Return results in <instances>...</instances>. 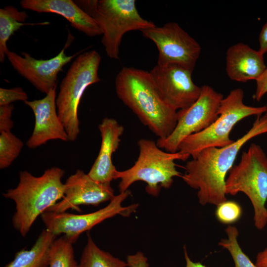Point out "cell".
<instances>
[{"label": "cell", "mask_w": 267, "mask_h": 267, "mask_svg": "<svg viewBox=\"0 0 267 267\" xmlns=\"http://www.w3.org/2000/svg\"><path fill=\"white\" fill-rule=\"evenodd\" d=\"M259 51L263 54L267 52V21L263 25L259 36Z\"/></svg>", "instance_id": "29"}, {"label": "cell", "mask_w": 267, "mask_h": 267, "mask_svg": "<svg viewBox=\"0 0 267 267\" xmlns=\"http://www.w3.org/2000/svg\"><path fill=\"white\" fill-rule=\"evenodd\" d=\"M192 72L178 65L157 64L149 73L165 102L178 111L191 106L200 94L201 88L193 82Z\"/></svg>", "instance_id": "12"}, {"label": "cell", "mask_w": 267, "mask_h": 267, "mask_svg": "<svg viewBox=\"0 0 267 267\" xmlns=\"http://www.w3.org/2000/svg\"><path fill=\"white\" fill-rule=\"evenodd\" d=\"M56 89L51 90L42 99L24 102L32 109L35 119L33 133L26 143L30 149H35L51 140L69 141L57 112Z\"/></svg>", "instance_id": "15"}, {"label": "cell", "mask_w": 267, "mask_h": 267, "mask_svg": "<svg viewBox=\"0 0 267 267\" xmlns=\"http://www.w3.org/2000/svg\"><path fill=\"white\" fill-rule=\"evenodd\" d=\"M75 2L91 17L101 31V44L107 55L118 60L125 34L155 26L139 14L134 0H86Z\"/></svg>", "instance_id": "5"}, {"label": "cell", "mask_w": 267, "mask_h": 267, "mask_svg": "<svg viewBox=\"0 0 267 267\" xmlns=\"http://www.w3.org/2000/svg\"><path fill=\"white\" fill-rule=\"evenodd\" d=\"M137 145L139 152L134 164L127 170L116 172L115 179L120 180L119 192H125L134 182L142 181L146 183L147 193L156 197L162 187L168 189L171 186L174 178L181 177L175 161H185L190 156L179 151L166 152L159 148L154 141L148 139H139Z\"/></svg>", "instance_id": "4"}, {"label": "cell", "mask_w": 267, "mask_h": 267, "mask_svg": "<svg viewBox=\"0 0 267 267\" xmlns=\"http://www.w3.org/2000/svg\"><path fill=\"white\" fill-rule=\"evenodd\" d=\"M225 231L227 238L222 239L219 242L218 245L228 251L233 260L235 267H257L240 247L238 241L239 231L237 228L228 225Z\"/></svg>", "instance_id": "23"}, {"label": "cell", "mask_w": 267, "mask_h": 267, "mask_svg": "<svg viewBox=\"0 0 267 267\" xmlns=\"http://www.w3.org/2000/svg\"><path fill=\"white\" fill-rule=\"evenodd\" d=\"M64 173L58 167L47 169L39 177L27 171L20 172L17 186L3 193L15 204L12 222L22 237L26 236L39 216L64 197Z\"/></svg>", "instance_id": "3"}, {"label": "cell", "mask_w": 267, "mask_h": 267, "mask_svg": "<svg viewBox=\"0 0 267 267\" xmlns=\"http://www.w3.org/2000/svg\"><path fill=\"white\" fill-rule=\"evenodd\" d=\"M244 92L241 88L230 91L222 99L218 118L207 128L184 138L178 146L179 152L194 158L200 151L209 147H223L235 141L230 137L234 126L247 117L261 116L267 109L266 105L254 107L243 102Z\"/></svg>", "instance_id": "8"}, {"label": "cell", "mask_w": 267, "mask_h": 267, "mask_svg": "<svg viewBox=\"0 0 267 267\" xmlns=\"http://www.w3.org/2000/svg\"><path fill=\"white\" fill-rule=\"evenodd\" d=\"M184 255L186 262L185 267H207L199 262H193L189 258L185 246H184Z\"/></svg>", "instance_id": "31"}, {"label": "cell", "mask_w": 267, "mask_h": 267, "mask_svg": "<svg viewBox=\"0 0 267 267\" xmlns=\"http://www.w3.org/2000/svg\"><path fill=\"white\" fill-rule=\"evenodd\" d=\"M118 98L160 139L168 137L177 123V111L164 100L149 72L124 67L115 78Z\"/></svg>", "instance_id": "2"}, {"label": "cell", "mask_w": 267, "mask_h": 267, "mask_svg": "<svg viewBox=\"0 0 267 267\" xmlns=\"http://www.w3.org/2000/svg\"><path fill=\"white\" fill-rule=\"evenodd\" d=\"M201 88L198 98L188 108L177 111V123L172 134L165 139H158L159 148L168 152H178L184 138L206 129L218 118L223 95L210 86Z\"/></svg>", "instance_id": "9"}, {"label": "cell", "mask_w": 267, "mask_h": 267, "mask_svg": "<svg viewBox=\"0 0 267 267\" xmlns=\"http://www.w3.org/2000/svg\"><path fill=\"white\" fill-rule=\"evenodd\" d=\"M266 133L267 122L263 116H258L249 131L232 144L205 148L186 163L181 178L189 187L197 190L201 205L217 206L227 200L226 175L233 166L240 150L251 139Z\"/></svg>", "instance_id": "1"}, {"label": "cell", "mask_w": 267, "mask_h": 267, "mask_svg": "<svg viewBox=\"0 0 267 267\" xmlns=\"http://www.w3.org/2000/svg\"><path fill=\"white\" fill-rule=\"evenodd\" d=\"M127 263L100 249L88 234L78 267H126Z\"/></svg>", "instance_id": "21"}, {"label": "cell", "mask_w": 267, "mask_h": 267, "mask_svg": "<svg viewBox=\"0 0 267 267\" xmlns=\"http://www.w3.org/2000/svg\"><path fill=\"white\" fill-rule=\"evenodd\" d=\"M21 6L37 12L53 13L62 16L72 26L90 37L102 35L94 19L71 0H22Z\"/></svg>", "instance_id": "17"}, {"label": "cell", "mask_w": 267, "mask_h": 267, "mask_svg": "<svg viewBox=\"0 0 267 267\" xmlns=\"http://www.w3.org/2000/svg\"><path fill=\"white\" fill-rule=\"evenodd\" d=\"M267 68L264 54L246 44L238 43L226 51V71L231 80L239 82L256 81Z\"/></svg>", "instance_id": "18"}, {"label": "cell", "mask_w": 267, "mask_h": 267, "mask_svg": "<svg viewBox=\"0 0 267 267\" xmlns=\"http://www.w3.org/2000/svg\"><path fill=\"white\" fill-rule=\"evenodd\" d=\"M226 195L243 193L254 210V222L258 230L267 224V156L262 147L252 143L243 152L240 162L228 172L225 183Z\"/></svg>", "instance_id": "6"}, {"label": "cell", "mask_w": 267, "mask_h": 267, "mask_svg": "<svg viewBox=\"0 0 267 267\" xmlns=\"http://www.w3.org/2000/svg\"><path fill=\"white\" fill-rule=\"evenodd\" d=\"M101 59L95 50L79 54L60 83L56 106L69 141L76 140L80 134L78 111L84 91L90 85L100 81L98 71Z\"/></svg>", "instance_id": "7"}, {"label": "cell", "mask_w": 267, "mask_h": 267, "mask_svg": "<svg viewBox=\"0 0 267 267\" xmlns=\"http://www.w3.org/2000/svg\"><path fill=\"white\" fill-rule=\"evenodd\" d=\"M256 89L254 98L259 101L267 93V68L262 76L256 80Z\"/></svg>", "instance_id": "28"}, {"label": "cell", "mask_w": 267, "mask_h": 267, "mask_svg": "<svg viewBox=\"0 0 267 267\" xmlns=\"http://www.w3.org/2000/svg\"><path fill=\"white\" fill-rule=\"evenodd\" d=\"M67 43L57 55L49 59H36L27 52H22L19 55L10 50L6 57L18 73L46 94L56 88L58 75L63 67L78 55H66Z\"/></svg>", "instance_id": "13"}, {"label": "cell", "mask_w": 267, "mask_h": 267, "mask_svg": "<svg viewBox=\"0 0 267 267\" xmlns=\"http://www.w3.org/2000/svg\"><path fill=\"white\" fill-rule=\"evenodd\" d=\"M101 143L98 155L88 175L100 183L110 184L115 179L117 171L112 160L113 154L118 149L124 127L111 118H104L98 125Z\"/></svg>", "instance_id": "16"}, {"label": "cell", "mask_w": 267, "mask_h": 267, "mask_svg": "<svg viewBox=\"0 0 267 267\" xmlns=\"http://www.w3.org/2000/svg\"><path fill=\"white\" fill-rule=\"evenodd\" d=\"M110 184L102 183L92 179L88 174L77 170L64 183L62 199L46 211L63 213L70 209L80 211V205L98 206L110 201L114 196Z\"/></svg>", "instance_id": "14"}, {"label": "cell", "mask_w": 267, "mask_h": 267, "mask_svg": "<svg viewBox=\"0 0 267 267\" xmlns=\"http://www.w3.org/2000/svg\"><path fill=\"white\" fill-rule=\"evenodd\" d=\"M266 106L267 107V104ZM263 116H264V117H265V118L266 119V120L267 121V109L266 112L264 113V115Z\"/></svg>", "instance_id": "32"}, {"label": "cell", "mask_w": 267, "mask_h": 267, "mask_svg": "<svg viewBox=\"0 0 267 267\" xmlns=\"http://www.w3.org/2000/svg\"><path fill=\"white\" fill-rule=\"evenodd\" d=\"M73 244L64 236L56 238L50 248L49 267H78Z\"/></svg>", "instance_id": "22"}, {"label": "cell", "mask_w": 267, "mask_h": 267, "mask_svg": "<svg viewBox=\"0 0 267 267\" xmlns=\"http://www.w3.org/2000/svg\"><path fill=\"white\" fill-rule=\"evenodd\" d=\"M27 99V94L21 88H0V105L10 104L16 101L25 102Z\"/></svg>", "instance_id": "26"}, {"label": "cell", "mask_w": 267, "mask_h": 267, "mask_svg": "<svg viewBox=\"0 0 267 267\" xmlns=\"http://www.w3.org/2000/svg\"><path fill=\"white\" fill-rule=\"evenodd\" d=\"M140 31L157 46L158 65L175 64L193 71L201 53V45L177 23L169 22Z\"/></svg>", "instance_id": "11"}, {"label": "cell", "mask_w": 267, "mask_h": 267, "mask_svg": "<svg viewBox=\"0 0 267 267\" xmlns=\"http://www.w3.org/2000/svg\"><path fill=\"white\" fill-rule=\"evenodd\" d=\"M23 146V141L10 131L0 132V169L10 166L19 156Z\"/></svg>", "instance_id": "24"}, {"label": "cell", "mask_w": 267, "mask_h": 267, "mask_svg": "<svg viewBox=\"0 0 267 267\" xmlns=\"http://www.w3.org/2000/svg\"><path fill=\"white\" fill-rule=\"evenodd\" d=\"M130 190L115 195L105 207L90 213L73 214L67 212L45 211L41 217L45 229L55 235L63 236L73 244L80 235L104 220L120 215L129 216L137 207V204L124 207L122 204L131 194Z\"/></svg>", "instance_id": "10"}, {"label": "cell", "mask_w": 267, "mask_h": 267, "mask_svg": "<svg viewBox=\"0 0 267 267\" xmlns=\"http://www.w3.org/2000/svg\"><path fill=\"white\" fill-rule=\"evenodd\" d=\"M216 216L221 222L230 224L237 221L242 215V208L234 201L226 200L218 205Z\"/></svg>", "instance_id": "25"}, {"label": "cell", "mask_w": 267, "mask_h": 267, "mask_svg": "<svg viewBox=\"0 0 267 267\" xmlns=\"http://www.w3.org/2000/svg\"><path fill=\"white\" fill-rule=\"evenodd\" d=\"M56 237L43 229L29 250L23 249L17 252L14 259L4 267H47L51 246Z\"/></svg>", "instance_id": "19"}, {"label": "cell", "mask_w": 267, "mask_h": 267, "mask_svg": "<svg viewBox=\"0 0 267 267\" xmlns=\"http://www.w3.org/2000/svg\"><path fill=\"white\" fill-rule=\"evenodd\" d=\"M28 15L25 11H20L11 5L0 9V61L3 62L9 51L7 42L15 31L25 25H46L48 22L26 23Z\"/></svg>", "instance_id": "20"}, {"label": "cell", "mask_w": 267, "mask_h": 267, "mask_svg": "<svg viewBox=\"0 0 267 267\" xmlns=\"http://www.w3.org/2000/svg\"><path fill=\"white\" fill-rule=\"evenodd\" d=\"M255 265L257 267H267V246L257 254Z\"/></svg>", "instance_id": "30"}, {"label": "cell", "mask_w": 267, "mask_h": 267, "mask_svg": "<svg viewBox=\"0 0 267 267\" xmlns=\"http://www.w3.org/2000/svg\"><path fill=\"white\" fill-rule=\"evenodd\" d=\"M14 106L12 104L0 105V133L10 131L14 126L11 115Z\"/></svg>", "instance_id": "27"}]
</instances>
